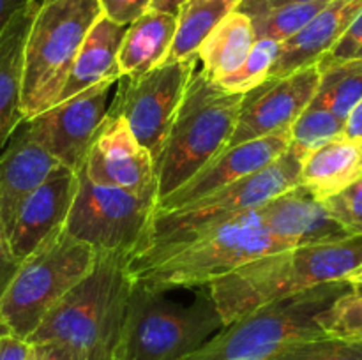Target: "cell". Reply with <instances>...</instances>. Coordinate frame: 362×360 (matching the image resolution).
<instances>
[{"instance_id": "cell-5", "label": "cell", "mask_w": 362, "mask_h": 360, "mask_svg": "<svg viewBox=\"0 0 362 360\" xmlns=\"http://www.w3.org/2000/svg\"><path fill=\"white\" fill-rule=\"evenodd\" d=\"M243 99L244 94L225 90L200 69L194 71L156 162L158 201L225 150L235 131Z\"/></svg>"}, {"instance_id": "cell-23", "label": "cell", "mask_w": 362, "mask_h": 360, "mask_svg": "<svg viewBox=\"0 0 362 360\" xmlns=\"http://www.w3.org/2000/svg\"><path fill=\"white\" fill-rule=\"evenodd\" d=\"M362 175V143L338 136L300 162L299 186L324 201Z\"/></svg>"}, {"instance_id": "cell-41", "label": "cell", "mask_w": 362, "mask_h": 360, "mask_svg": "<svg viewBox=\"0 0 362 360\" xmlns=\"http://www.w3.org/2000/svg\"><path fill=\"white\" fill-rule=\"evenodd\" d=\"M180 2H182V0H154V2H152V9L175 14L177 9H179Z\"/></svg>"}, {"instance_id": "cell-21", "label": "cell", "mask_w": 362, "mask_h": 360, "mask_svg": "<svg viewBox=\"0 0 362 360\" xmlns=\"http://www.w3.org/2000/svg\"><path fill=\"white\" fill-rule=\"evenodd\" d=\"M126 28L127 25L115 23L105 14L99 16V20L88 30L74 59L57 102L66 101L105 80L120 78L117 56H119L120 42L126 34Z\"/></svg>"}, {"instance_id": "cell-2", "label": "cell", "mask_w": 362, "mask_h": 360, "mask_svg": "<svg viewBox=\"0 0 362 360\" xmlns=\"http://www.w3.org/2000/svg\"><path fill=\"white\" fill-rule=\"evenodd\" d=\"M362 267V235L290 247L240 265L207 286L223 323L230 325L264 304L327 282L346 281Z\"/></svg>"}, {"instance_id": "cell-28", "label": "cell", "mask_w": 362, "mask_h": 360, "mask_svg": "<svg viewBox=\"0 0 362 360\" xmlns=\"http://www.w3.org/2000/svg\"><path fill=\"white\" fill-rule=\"evenodd\" d=\"M331 0H317V2L286 4V6L274 7L265 13L251 16L255 35L257 39H274L278 42H285L299 34Z\"/></svg>"}, {"instance_id": "cell-16", "label": "cell", "mask_w": 362, "mask_h": 360, "mask_svg": "<svg viewBox=\"0 0 362 360\" xmlns=\"http://www.w3.org/2000/svg\"><path fill=\"white\" fill-rule=\"evenodd\" d=\"M76 187L78 173L59 166L21 201L9 232L11 251L16 260L23 261L46 236L64 226Z\"/></svg>"}, {"instance_id": "cell-20", "label": "cell", "mask_w": 362, "mask_h": 360, "mask_svg": "<svg viewBox=\"0 0 362 360\" xmlns=\"http://www.w3.org/2000/svg\"><path fill=\"white\" fill-rule=\"evenodd\" d=\"M39 0L25 4L0 32V148L25 120L21 113L25 42Z\"/></svg>"}, {"instance_id": "cell-39", "label": "cell", "mask_w": 362, "mask_h": 360, "mask_svg": "<svg viewBox=\"0 0 362 360\" xmlns=\"http://www.w3.org/2000/svg\"><path fill=\"white\" fill-rule=\"evenodd\" d=\"M343 136L352 141H357V143H362V101L346 116Z\"/></svg>"}, {"instance_id": "cell-24", "label": "cell", "mask_w": 362, "mask_h": 360, "mask_svg": "<svg viewBox=\"0 0 362 360\" xmlns=\"http://www.w3.org/2000/svg\"><path fill=\"white\" fill-rule=\"evenodd\" d=\"M257 41L250 16L233 11L223 18L198 48L200 71L212 81L232 74L246 60Z\"/></svg>"}, {"instance_id": "cell-7", "label": "cell", "mask_w": 362, "mask_h": 360, "mask_svg": "<svg viewBox=\"0 0 362 360\" xmlns=\"http://www.w3.org/2000/svg\"><path fill=\"white\" fill-rule=\"evenodd\" d=\"M101 14L99 0H39L25 42L21 81L25 120L55 104L88 30Z\"/></svg>"}, {"instance_id": "cell-29", "label": "cell", "mask_w": 362, "mask_h": 360, "mask_svg": "<svg viewBox=\"0 0 362 360\" xmlns=\"http://www.w3.org/2000/svg\"><path fill=\"white\" fill-rule=\"evenodd\" d=\"M279 52H281V42L274 39H257L246 60L232 74L221 78L216 83L233 94H247L267 80Z\"/></svg>"}, {"instance_id": "cell-43", "label": "cell", "mask_w": 362, "mask_h": 360, "mask_svg": "<svg viewBox=\"0 0 362 360\" xmlns=\"http://www.w3.org/2000/svg\"><path fill=\"white\" fill-rule=\"evenodd\" d=\"M7 332H9V330H7V327L2 323V320H0V337H2L4 334H7Z\"/></svg>"}, {"instance_id": "cell-32", "label": "cell", "mask_w": 362, "mask_h": 360, "mask_svg": "<svg viewBox=\"0 0 362 360\" xmlns=\"http://www.w3.org/2000/svg\"><path fill=\"white\" fill-rule=\"evenodd\" d=\"M322 203L327 214L350 235H362V175Z\"/></svg>"}, {"instance_id": "cell-18", "label": "cell", "mask_w": 362, "mask_h": 360, "mask_svg": "<svg viewBox=\"0 0 362 360\" xmlns=\"http://www.w3.org/2000/svg\"><path fill=\"white\" fill-rule=\"evenodd\" d=\"M60 164L34 138L27 120L0 148V217L9 236L21 201L41 186Z\"/></svg>"}, {"instance_id": "cell-6", "label": "cell", "mask_w": 362, "mask_h": 360, "mask_svg": "<svg viewBox=\"0 0 362 360\" xmlns=\"http://www.w3.org/2000/svg\"><path fill=\"white\" fill-rule=\"evenodd\" d=\"M352 288L349 281L327 282L264 304L182 360H267L293 342L322 337L318 314Z\"/></svg>"}, {"instance_id": "cell-44", "label": "cell", "mask_w": 362, "mask_h": 360, "mask_svg": "<svg viewBox=\"0 0 362 360\" xmlns=\"http://www.w3.org/2000/svg\"><path fill=\"white\" fill-rule=\"evenodd\" d=\"M356 56H361V59H362V46H361V49H359V52L356 53Z\"/></svg>"}, {"instance_id": "cell-9", "label": "cell", "mask_w": 362, "mask_h": 360, "mask_svg": "<svg viewBox=\"0 0 362 360\" xmlns=\"http://www.w3.org/2000/svg\"><path fill=\"white\" fill-rule=\"evenodd\" d=\"M78 187L64 228L95 253H127L131 258L147 244L158 194L134 193L95 184L78 169Z\"/></svg>"}, {"instance_id": "cell-31", "label": "cell", "mask_w": 362, "mask_h": 360, "mask_svg": "<svg viewBox=\"0 0 362 360\" xmlns=\"http://www.w3.org/2000/svg\"><path fill=\"white\" fill-rule=\"evenodd\" d=\"M267 360H362V342L322 335L288 344Z\"/></svg>"}, {"instance_id": "cell-12", "label": "cell", "mask_w": 362, "mask_h": 360, "mask_svg": "<svg viewBox=\"0 0 362 360\" xmlns=\"http://www.w3.org/2000/svg\"><path fill=\"white\" fill-rule=\"evenodd\" d=\"M117 85L119 78L105 80L28 119L34 138L60 164L78 172L112 109Z\"/></svg>"}, {"instance_id": "cell-14", "label": "cell", "mask_w": 362, "mask_h": 360, "mask_svg": "<svg viewBox=\"0 0 362 360\" xmlns=\"http://www.w3.org/2000/svg\"><path fill=\"white\" fill-rule=\"evenodd\" d=\"M81 169L95 184L158 194V175L152 155L138 143L120 113H108Z\"/></svg>"}, {"instance_id": "cell-13", "label": "cell", "mask_w": 362, "mask_h": 360, "mask_svg": "<svg viewBox=\"0 0 362 360\" xmlns=\"http://www.w3.org/2000/svg\"><path fill=\"white\" fill-rule=\"evenodd\" d=\"M320 69L317 64L286 76H271L244 94L237 126L226 148L276 131L288 129L317 94Z\"/></svg>"}, {"instance_id": "cell-8", "label": "cell", "mask_w": 362, "mask_h": 360, "mask_svg": "<svg viewBox=\"0 0 362 360\" xmlns=\"http://www.w3.org/2000/svg\"><path fill=\"white\" fill-rule=\"evenodd\" d=\"M90 246L64 226L46 236L20 263L0 299V320L9 334L27 341L46 314L87 277L95 263Z\"/></svg>"}, {"instance_id": "cell-11", "label": "cell", "mask_w": 362, "mask_h": 360, "mask_svg": "<svg viewBox=\"0 0 362 360\" xmlns=\"http://www.w3.org/2000/svg\"><path fill=\"white\" fill-rule=\"evenodd\" d=\"M198 67V55L163 62L138 78H119L110 112L120 113L152 161L158 162L187 83Z\"/></svg>"}, {"instance_id": "cell-42", "label": "cell", "mask_w": 362, "mask_h": 360, "mask_svg": "<svg viewBox=\"0 0 362 360\" xmlns=\"http://www.w3.org/2000/svg\"><path fill=\"white\" fill-rule=\"evenodd\" d=\"M346 281H349L352 286H356V288H361L362 289V267L359 268V270L354 272V274L350 275V277L346 279Z\"/></svg>"}, {"instance_id": "cell-33", "label": "cell", "mask_w": 362, "mask_h": 360, "mask_svg": "<svg viewBox=\"0 0 362 360\" xmlns=\"http://www.w3.org/2000/svg\"><path fill=\"white\" fill-rule=\"evenodd\" d=\"M152 2L154 0H99L103 14L120 25L133 23L136 18L152 9Z\"/></svg>"}, {"instance_id": "cell-36", "label": "cell", "mask_w": 362, "mask_h": 360, "mask_svg": "<svg viewBox=\"0 0 362 360\" xmlns=\"http://www.w3.org/2000/svg\"><path fill=\"white\" fill-rule=\"evenodd\" d=\"M34 360H83V356L71 346L59 341H46L30 344Z\"/></svg>"}, {"instance_id": "cell-40", "label": "cell", "mask_w": 362, "mask_h": 360, "mask_svg": "<svg viewBox=\"0 0 362 360\" xmlns=\"http://www.w3.org/2000/svg\"><path fill=\"white\" fill-rule=\"evenodd\" d=\"M30 0H0V32L4 30L7 23H9L11 18L14 16L16 11H20L25 4H28Z\"/></svg>"}, {"instance_id": "cell-22", "label": "cell", "mask_w": 362, "mask_h": 360, "mask_svg": "<svg viewBox=\"0 0 362 360\" xmlns=\"http://www.w3.org/2000/svg\"><path fill=\"white\" fill-rule=\"evenodd\" d=\"M175 28V14L158 9H148L127 25L117 56L120 78H138L165 62Z\"/></svg>"}, {"instance_id": "cell-37", "label": "cell", "mask_w": 362, "mask_h": 360, "mask_svg": "<svg viewBox=\"0 0 362 360\" xmlns=\"http://www.w3.org/2000/svg\"><path fill=\"white\" fill-rule=\"evenodd\" d=\"M32 346L23 339L13 334H4L0 337V360H27Z\"/></svg>"}, {"instance_id": "cell-15", "label": "cell", "mask_w": 362, "mask_h": 360, "mask_svg": "<svg viewBox=\"0 0 362 360\" xmlns=\"http://www.w3.org/2000/svg\"><path fill=\"white\" fill-rule=\"evenodd\" d=\"M288 147L290 127L225 148L179 189L159 200L156 212L175 210L244 176L253 175L276 161Z\"/></svg>"}, {"instance_id": "cell-3", "label": "cell", "mask_w": 362, "mask_h": 360, "mask_svg": "<svg viewBox=\"0 0 362 360\" xmlns=\"http://www.w3.org/2000/svg\"><path fill=\"white\" fill-rule=\"evenodd\" d=\"M129 260L127 253H98L87 277L46 314L28 344L59 341L83 360H119L133 284Z\"/></svg>"}, {"instance_id": "cell-10", "label": "cell", "mask_w": 362, "mask_h": 360, "mask_svg": "<svg viewBox=\"0 0 362 360\" xmlns=\"http://www.w3.org/2000/svg\"><path fill=\"white\" fill-rule=\"evenodd\" d=\"M299 176L300 159L288 148L276 161L253 175L244 176L175 210L156 212L144 251L219 219L232 217L246 210H257L272 198L299 186Z\"/></svg>"}, {"instance_id": "cell-17", "label": "cell", "mask_w": 362, "mask_h": 360, "mask_svg": "<svg viewBox=\"0 0 362 360\" xmlns=\"http://www.w3.org/2000/svg\"><path fill=\"white\" fill-rule=\"evenodd\" d=\"M264 228L286 247L315 246L350 236L325 210L324 203L297 186L257 208Z\"/></svg>"}, {"instance_id": "cell-38", "label": "cell", "mask_w": 362, "mask_h": 360, "mask_svg": "<svg viewBox=\"0 0 362 360\" xmlns=\"http://www.w3.org/2000/svg\"><path fill=\"white\" fill-rule=\"evenodd\" d=\"M303 2H317V0H240L237 11L244 13L246 16H257L274 7L286 6V4H303Z\"/></svg>"}, {"instance_id": "cell-30", "label": "cell", "mask_w": 362, "mask_h": 360, "mask_svg": "<svg viewBox=\"0 0 362 360\" xmlns=\"http://www.w3.org/2000/svg\"><path fill=\"white\" fill-rule=\"evenodd\" d=\"M318 325L329 337L362 342V289L354 286L318 314Z\"/></svg>"}, {"instance_id": "cell-45", "label": "cell", "mask_w": 362, "mask_h": 360, "mask_svg": "<svg viewBox=\"0 0 362 360\" xmlns=\"http://www.w3.org/2000/svg\"><path fill=\"white\" fill-rule=\"evenodd\" d=\"M27 360H34V353H32V349H30V355H28Z\"/></svg>"}, {"instance_id": "cell-27", "label": "cell", "mask_w": 362, "mask_h": 360, "mask_svg": "<svg viewBox=\"0 0 362 360\" xmlns=\"http://www.w3.org/2000/svg\"><path fill=\"white\" fill-rule=\"evenodd\" d=\"M345 122L318 102L311 101L308 108L290 126V150L300 159L334 138L343 136Z\"/></svg>"}, {"instance_id": "cell-19", "label": "cell", "mask_w": 362, "mask_h": 360, "mask_svg": "<svg viewBox=\"0 0 362 360\" xmlns=\"http://www.w3.org/2000/svg\"><path fill=\"white\" fill-rule=\"evenodd\" d=\"M362 13V0H331L303 30L281 42L271 76H286L324 59Z\"/></svg>"}, {"instance_id": "cell-4", "label": "cell", "mask_w": 362, "mask_h": 360, "mask_svg": "<svg viewBox=\"0 0 362 360\" xmlns=\"http://www.w3.org/2000/svg\"><path fill=\"white\" fill-rule=\"evenodd\" d=\"M223 327L207 286H200L193 299L184 300L170 289L133 281L119 360H182Z\"/></svg>"}, {"instance_id": "cell-25", "label": "cell", "mask_w": 362, "mask_h": 360, "mask_svg": "<svg viewBox=\"0 0 362 360\" xmlns=\"http://www.w3.org/2000/svg\"><path fill=\"white\" fill-rule=\"evenodd\" d=\"M240 0H182L177 9V28L165 62L198 55V48L216 25L237 11Z\"/></svg>"}, {"instance_id": "cell-26", "label": "cell", "mask_w": 362, "mask_h": 360, "mask_svg": "<svg viewBox=\"0 0 362 360\" xmlns=\"http://www.w3.org/2000/svg\"><path fill=\"white\" fill-rule=\"evenodd\" d=\"M317 66L320 81L313 101L345 122L350 112L362 101V59H322Z\"/></svg>"}, {"instance_id": "cell-34", "label": "cell", "mask_w": 362, "mask_h": 360, "mask_svg": "<svg viewBox=\"0 0 362 360\" xmlns=\"http://www.w3.org/2000/svg\"><path fill=\"white\" fill-rule=\"evenodd\" d=\"M361 46H362V13L356 18L352 27L345 32V35L336 42L334 48H332L324 59H329V60L352 59V56H356V53L359 52Z\"/></svg>"}, {"instance_id": "cell-1", "label": "cell", "mask_w": 362, "mask_h": 360, "mask_svg": "<svg viewBox=\"0 0 362 360\" xmlns=\"http://www.w3.org/2000/svg\"><path fill=\"white\" fill-rule=\"evenodd\" d=\"M283 249L290 247L264 228L258 212L246 210L145 249L129 260V274L152 288H200Z\"/></svg>"}, {"instance_id": "cell-35", "label": "cell", "mask_w": 362, "mask_h": 360, "mask_svg": "<svg viewBox=\"0 0 362 360\" xmlns=\"http://www.w3.org/2000/svg\"><path fill=\"white\" fill-rule=\"evenodd\" d=\"M20 263L21 261L16 260L13 251H11L9 236H7L6 226H4L2 217H0V299H2L9 282L13 281L14 274L20 268Z\"/></svg>"}]
</instances>
